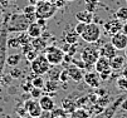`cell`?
Segmentation results:
<instances>
[{
  "instance_id": "28",
  "label": "cell",
  "mask_w": 127,
  "mask_h": 118,
  "mask_svg": "<svg viewBox=\"0 0 127 118\" xmlns=\"http://www.w3.org/2000/svg\"><path fill=\"white\" fill-rule=\"evenodd\" d=\"M44 78L43 75H34V78L32 79V84L33 87H37V88H42L43 89V86H44Z\"/></svg>"
},
{
  "instance_id": "1",
  "label": "cell",
  "mask_w": 127,
  "mask_h": 118,
  "mask_svg": "<svg viewBox=\"0 0 127 118\" xmlns=\"http://www.w3.org/2000/svg\"><path fill=\"white\" fill-rule=\"evenodd\" d=\"M29 23L30 22L27 19V16L24 14H13L4 19V26L6 28L8 31H11V33L25 31Z\"/></svg>"
},
{
  "instance_id": "16",
  "label": "cell",
  "mask_w": 127,
  "mask_h": 118,
  "mask_svg": "<svg viewBox=\"0 0 127 118\" xmlns=\"http://www.w3.org/2000/svg\"><path fill=\"white\" fill-rule=\"evenodd\" d=\"M25 31L29 34V37H30L32 39H34V38H38V37L42 35L43 28H42L37 22H32V23H29V25H28V28H27Z\"/></svg>"
},
{
  "instance_id": "8",
  "label": "cell",
  "mask_w": 127,
  "mask_h": 118,
  "mask_svg": "<svg viewBox=\"0 0 127 118\" xmlns=\"http://www.w3.org/2000/svg\"><path fill=\"white\" fill-rule=\"evenodd\" d=\"M122 25H123V23L115 18V19H111L103 24V30L107 35L111 37V35L116 34V33H120L122 30Z\"/></svg>"
},
{
  "instance_id": "52",
  "label": "cell",
  "mask_w": 127,
  "mask_h": 118,
  "mask_svg": "<svg viewBox=\"0 0 127 118\" xmlns=\"http://www.w3.org/2000/svg\"><path fill=\"white\" fill-rule=\"evenodd\" d=\"M67 1H73V0H67Z\"/></svg>"
},
{
  "instance_id": "34",
  "label": "cell",
  "mask_w": 127,
  "mask_h": 118,
  "mask_svg": "<svg viewBox=\"0 0 127 118\" xmlns=\"http://www.w3.org/2000/svg\"><path fill=\"white\" fill-rule=\"evenodd\" d=\"M68 80H70V79H69V74H68L67 69H62L61 73H59V82L61 83H67Z\"/></svg>"
},
{
  "instance_id": "51",
  "label": "cell",
  "mask_w": 127,
  "mask_h": 118,
  "mask_svg": "<svg viewBox=\"0 0 127 118\" xmlns=\"http://www.w3.org/2000/svg\"><path fill=\"white\" fill-rule=\"evenodd\" d=\"M32 118H42V117H40V116H39V117H32Z\"/></svg>"
},
{
  "instance_id": "15",
  "label": "cell",
  "mask_w": 127,
  "mask_h": 118,
  "mask_svg": "<svg viewBox=\"0 0 127 118\" xmlns=\"http://www.w3.org/2000/svg\"><path fill=\"white\" fill-rule=\"evenodd\" d=\"M38 102L42 107V111H52L54 107H56V103H54L53 100V97L48 95V94H43L39 99Z\"/></svg>"
},
{
  "instance_id": "39",
  "label": "cell",
  "mask_w": 127,
  "mask_h": 118,
  "mask_svg": "<svg viewBox=\"0 0 127 118\" xmlns=\"http://www.w3.org/2000/svg\"><path fill=\"white\" fill-rule=\"evenodd\" d=\"M87 99H88V102L96 104V103H97V100H98V95H97V94H89V95L87 97Z\"/></svg>"
},
{
  "instance_id": "30",
  "label": "cell",
  "mask_w": 127,
  "mask_h": 118,
  "mask_svg": "<svg viewBox=\"0 0 127 118\" xmlns=\"http://www.w3.org/2000/svg\"><path fill=\"white\" fill-rule=\"evenodd\" d=\"M29 94H30V97L33 98V99H39L44 93H43V89L42 88H37V87H33L32 89H30V92H29Z\"/></svg>"
},
{
  "instance_id": "37",
  "label": "cell",
  "mask_w": 127,
  "mask_h": 118,
  "mask_svg": "<svg viewBox=\"0 0 127 118\" xmlns=\"http://www.w3.org/2000/svg\"><path fill=\"white\" fill-rule=\"evenodd\" d=\"M22 88H23V91H24V92L29 93V92H30V89L33 88V84H32V79H29V80L24 82V83L22 84Z\"/></svg>"
},
{
  "instance_id": "26",
  "label": "cell",
  "mask_w": 127,
  "mask_h": 118,
  "mask_svg": "<svg viewBox=\"0 0 127 118\" xmlns=\"http://www.w3.org/2000/svg\"><path fill=\"white\" fill-rule=\"evenodd\" d=\"M115 18L121 20L122 23L127 22V6H121L116 13H115Z\"/></svg>"
},
{
  "instance_id": "19",
  "label": "cell",
  "mask_w": 127,
  "mask_h": 118,
  "mask_svg": "<svg viewBox=\"0 0 127 118\" xmlns=\"http://www.w3.org/2000/svg\"><path fill=\"white\" fill-rule=\"evenodd\" d=\"M62 108L67 112V113H73L76 109H77V106H76V100L72 99V95L67 97L63 99L62 102Z\"/></svg>"
},
{
  "instance_id": "55",
  "label": "cell",
  "mask_w": 127,
  "mask_h": 118,
  "mask_svg": "<svg viewBox=\"0 0 127 118\" xmlns=\"http://www.w3.org/2000/svg\"><path fill=\"white\" fill-rule=\"evenodd\" d=\"M8 118H10V117H9V116H8Z\"/></svg>"
},
{
  "instance_id": "11",
  "label": "cell",
  "mask_w": 127,
  "mask_h": 118,
  "mask_svg": "<svg viewBox=\"0 0 127 118\" xmlns=\"http://www.w3.org/2000/svg\"><path fill=\"white\" fill-rule=\"evenodd\" d=\"M65 69H67V72H68V74H69V79H72L73 82H81L82 79H83V75H84V72H83V69H81V68H78L77 65H74V64H68L67 67H65Z\"/></svg>"
},
{
  "instance_id": "53",
  "label": "cell",
  "mask_w": 127,
  "mask_h": 118,
  "mask_svg": "<svg viewBox=\"0 0 127 118\" xmlns=\"http://www.w3.org/2000/svg\"><path fill=\"white\" fill-rule=\"evenodd\" d=\"M126 65H127V58H126Z\"/></svg>"
},
{
  "instance_id": "12",
  "label": "cell",
  "mask_w": 127,
  "mask_h": 118,
  "mask_svg": "<svg viewBox=\"0 0 127 118\" xmlns=\"http://www.w3.org/2000/svg\"><path fill=\"white\" fill-rule=\"evenodd\" d=\"M58 89H59L58 82H54V80H50V79L44 82V86H43V93L44 94H48L50 97H56Z\"/></svg>"
},
{
  "instance_id": "17",
  "label": "cell",
  "mask_w": 127,
  "mask_h": 118,
  "mask_svg": "<svg viewBox=\"0 0 127 118\" xmlns=\"http://www.w3.org/2000/svg\"><path fill=\"white\" fill-rule=\"evenodd\" d=\"M95 69L97 73H101V72H104L107 69H111V65H110V59L106 58V57H102L99 55L98 59L96 60L95 63Z\"/></svg>"
},
{
  "instance_id": "29",
  "label": "cell",
  "mask_w": 127,
  "mask_h": 118,
  "mask_svg": "<svg viewBox=\"0 0 127 118\" xmlns=\"http://www.w3.org/2000/svg\"><path fill=\"white\" fill-rule=\"evenodd\" d=\"M116 86H117V88L120 89V91H127V78H125V77H120V78H117V80H116Z\"/></svg>"
},
{
  "instance_id": "31",
  "label": "cell",
  "mask_w": 127,
  "mask_h": 118,
  "mask_svg": "<svg viewBox=\"0 0 127 118\" xmlns=\"http://www.w3.org/2000/svg\"><path fill=\"white\" fill-rule=\"evenodd\" d=\"M86 1V10L95 13L97 5H98V0H84Z\"/></svg>"
},
{
  "instance_id": "25",
  "label": "cell",
  "mask_w": 127,
  "mask_h": 118,
  "mask_svg": "<svg viewBox=\"0 0 127 118\" xmlns=\"http://www.w3.org/2000/svg\"><path fill=\"white\" fill-rule=\"evenodd\" d=\"M62 50L64 52V54H68V55L74 57V55H76V53H77V44L64 43V44H63V47H62Z\"/></svg>"
},
{
  "instance_id": "56",
  "label": "cell",
  "mask_w": 127,
  "mask_h": 118,
  "mask_svg": "<svg viewBox=\"0 0 127 118\" xmlns=\"http://www.w3.org/2000/svg\"><path fill=\"white\" fill-rule=\"evenodd\" d=\"M126 1H127V0H126Z\"/></svg>"
},
{
  "instance_id": "4",
  "label": "cell",
  "mask_w": 127,
  "mask_h": 118,
  "mask_svg": "<svg viewBox=\"0 0 127 118\" xmlns=\"http://www.w3.org/2000/svg\"><path fill=\"white\" fill-rule=\"evenodd\" d=\"M50 63L48 62V59L45 58L44 54H38L35 57V59H33L30 62V68L32 72L35 75H44L47 74V72L50 69Z\"/></svg>"
},
{
  "instance_id": "5",
  "label": "cell",
  "mask_w": 127,
  "mask_h": 118,
  "mask_svg": "<svg viewBox=\"0 0 127 118\" xmlns=\"http://www.w3.org/2000/svg\"><path fill=\"white\" fill-rule=\"evenodd\" d=\"M44 55L50 65H61L63 63L64 52L62 48H58L57 45H47V48L44 49Z\"/></svg>"
},
{
  "instance_id": "21",
  "label": "cell",
  "mask_w": 127,
  "mask_h": 118,
  "mask_svg": "<svg viewBox=\"0 0 127 118\" xmlns=\"http://www.w3.org/2000/svg\"><path fill=\"white\" fill-rule=\"evenodd\" d=\"M79 34L73 29V30H68L64 33V42L69 43V44H77L79 40Z\"/></svg>"
},
{
  "instance_id": "42",
  "label": "cell",
  "mask_w": 127,
  "mask_h": 118,
  "mask_svg": "<svg viewBox=\"0 0 127 118\" xmlns=\"http://www.w3.org/2000/svg\"><path fill=\"white\" fill-rule=\"evenodd\" d=\"M35 22H37L42 28H44L45 25H47V19H42V18H37V20H35Z\"/></svg>"
},
{
  "instance_id": "36",
  "label": "cell",
  "mask_w": 127,
  "mask_h": 118,
  "mask_svg": "<svg viewBox=\"0 0 127 118\" xmlns=\"http://www.w3.org/2000/svg\"><path fill=\"white\" fill-rule=\"evenodd\" d=\"M10 77H13V78H19V77H22V71L18 69V67H11Z\"/></svg>"
},
{
  "instance_id": "44",
  "label": "cell",
  "mask_w": 127,
  "mask_h": 118,
  "mask_svg": "<svg viewBox=\"0 0 127 118\" xmlns=\"http://www.w3.org/2000/svg\"><path fill=\"white\" fill-rule=\"evenodd\" d=\"M121 108L123 109V111H127V98H125V99H122V102H121Z\"/></svg>"
},
{
  "instance_id": "35",
  "label": "cell",
  "mask_w": 127,
  "mask_h": 118,
  "mask_svg": "<svg viewBox=\"0 0 127 118\" xmlns=\"http://www.w3.org/2000/svg\"><path fill=\"white\" fill-rule=\"evenodd\" d=\"M112 69H107V71H104V72H101V73H98L99 74V78H101V80H107V79H110V77L112 75Z\"/></svg>"
},
{
  "instance_id": "33",
  "label": "cell",
  "mask_w": 127,
  "mask_h": 118,
  "mask_svg": "<svg viewBox=\"0 0 127 118\" xmlns=\"http://www.w3.org/2000/svg\"><path fill=\"white\" fill-rule=\"evenodd\" d=\"M38 54H39V52H38V50H35V49L33 48V49H30V50H29V52H28L27 54H24V57L27 58V60H28V62H32L33 59H35V57H37Z\"/></svg>"
},
{
  "instance_id": "48",
  "label": "cell",
  "mask_w": 127,
  "mask_h": 118,
  "mask_svg": "<svg viewBox=\"0 0 127 118\" xmlns=\"http://www.w3.org/2000/svg\"><path fill=\"white\" fill-rule=\"evenodd\" d=\"M54 118H68L67 114H63V116H58V117H54Z\"/></svg>"
},
{
  "instance_id": "54",
  "label": "cell",
  "mask_w": 127,
  "mask_h": 118,
  "mask_svg": "<svg viewBox=\"0 0 127 118\" xmlns=\"http://www.w3.org/2000/svg\"><path fill=\"white\" fill-rule=\"evenodd\" d=\"M72 118H77V117H74V116H73V117H72Z\"/></svg>"
},
{
  "instance_id": "23",
  "label": "cell",
  "mask_w": 127,
  "mask_h": 118,
  "mask_svg": "<svg viewBox=\"0 0 127 118\" xmlns=\"http://www.w3.org/2000/svg\"><path fill=\"white\" fill-rule=\"evenodd\" d=\"M62 69L58 68V65H52L50 69L47 72V74L49 75V79L50 80H54V82H59V73H61Z\"/></svg>"
},
{
  "instance_id": "2",
  "label": "cell",
  "mask_w": 127,
  "mask_h": 118,
  "mask_svg": "<svg viewBox=\"0 0 127 118\" xmlns=\"http://www.w3.org/2000/svg\"><path fill=\"white\" fill-rule=\"evenodd\" d=\"M58 8L56 6V4L49 1V0H39L35 4V15L37 18H42V19H50L54 16V14L57 13Z\"/></svg>"
},
{
  "instance_id": "40",
  "label": "cell",
  "mask_w": 127,
  "mask_h": 118,
  "mask_svg": "<svg viewBox=\"0 0 127 118\" xmlns=\"http://www.w3.org/2000/svg\"><path fill=\"white\" fill-rule=\"evenodd\" d=\"M54 4H56L57 8H63L67 4V0H54Z\"/></svg>"
},
{
  "instance_id": "41",
  "label": "cell",
  "mask_w": 127,
  "mask_h": 118,
  "mask_svg": "<svg viewBox=\"0 0 127 118\" xmlns=\"http://www.w3.org/2000/svg\"><path fill=\"white\" fill-rule=\"evenodd\" d=\"M96 89H97L96 94H97L98 97H104V95H106V93H107V91H106V89H102V88H99V87H98V88H96Z\"/></svg>"
},
{
  "instance_id": "45",
  "label": "cell",
  "mask_w": 127,
  "mask_h": 118,
  "mask_svg": "<svg viewBox=\"0 0 127 118\" xmlns=\"http://www.w3.org/2000/svg\"><path fill=\"white\" fill-rule=\"evenodd\" d=\"M121 31L123 33V34L127 35V23H126V22H125V24L122 25V30H121Z\"/></svg>"
},
{
  "instance_id": "38",
  "label": "cell",
  "mask_w": 127,
  "mask_h": 118,
  "mask_svg": "<svg viewBox=\"0 0 127 118\" xmlns=\"http://www.w3.org/2000/svg\"><path fill=\"white\" fill-rule=\"evenodd\" d=\"M86 23H82V22H78V24L76 25V28H74V30L78 33V34L81 35L82 34V33H83V30H84V28H86Z\"/></svg>"
},
{
  "instance_id": "46",
  "label": "cell",
  "mask_w": 127,
  "mask_h": 118,
  "mask_svg": "<svg viewBox=\"0 0 127 118\" xmlns=\"http://www.w3.org/2000/svg\"><path fill=\"white\" fill-rule=\"evenodd\" d=\"M122 77L127 78V65H125L123 68H122Z\"/></svg>"
},
{
  "instance_id": "24",
  "label": "cell",
  "mask_w": 127,
  "mask_h": 118,
  "mask_svg": "<svg viewBox=\"0 0 127 118\" xmlns=\"http://www.w3.org/2000/svg\"><path fill=\"white\" fill-rule=\"evenodd\" d=\"M22 59V54H10L6 55V64L9 67H18Z\"/></svg>"
},
{
  "instance_id": "14",
  "label": "cell",
  "mask_w": 127,
  "mask_h": 118,
  "mask_svg": "<svg viewBox=\"0 0 127 118\" xmlns=\"http://www.w3.org/2000/svg\"><path fill=\"white\" fill-rule=\"evenodd\" d=\"M110 65H111V69L117 72V71H122V68L126 65V58L123 55H118L116 54L115 57H112L110 59Z\"/></svg>"
},
{
  "instance_id": "10",
  "label": "cell",
  "mask_w": 127,
  "mask_h": 118,
  "mask_svg": "<svg viewBox=\"0 0 127 118\" xmlns=\"http://www.w3.org/2000/svg\"><path fill=\"white\" fill-rule=\"evenodd\" d=\"M111 43L117 50H125L127 47V35L123 34L122 31L116 33V34L111 35Z\"/></svg>"
},
{
  "instance_id": "7",
  "label": "cell",
  "mask_w": 127,
  "mask_h": 118,
  "mask_svg": "<svg viewBox=\"0 0 127 118\" xmlns=\"http://www.w3.org/2000/svg\"><path fill=\"white\" fill-rule=\"evenodd\" d=\"M23 106L27 109V113L29 117H39L42 114V107L37 99H33V98L27 99L23 103Z\"/></svg>"
},
{
  "instance_id": "18",
  "label": "cell",
  "mask_w": 127,
  "mask_h": 118,
  "mask_svg": "<svg viewBox=\"0 0 127 118\" xmlns=\"http://www.w3.org/2000/svg\"><path fill=\"white\" fill-rule=\"evenodd\" d=\"M76 19L78 22H82V23H92L95 20V15L92 11H88V10H81L76 14Z\"/></svg>"
},
{
  "instance_id": "13",
  "label": "cell",
  "mask_w": 127,
  "mask_h": 118,
  "mask_svg": "<svg viewBox=\"0 0 127 118\" xmlns=\"http://www.w3.org/2000/svg\"><path fill=\"white\" fill-rule=\"evenodd\" d=\"M117 54V49L112 45V43H104L101 48H99V55L106 57L108 59H111L112 57H115Z\"/></svg>"
},
{
  "instance_id": "47",
  "label": "cell",
  "mask_w": 127,
  "mask_h": 118,
  "mask_svg": "<svg viewBox=\"0 0 127 118\" xmlns=\"http://www.w3.org/2000/svg\"><path fill=\"white\" fill-rule=\"evenodd\" d=\"M38 1H39V0H29V3H30V4H33V5H35Z\"/></svg>"
},
{
  "instance_id": "49",
  "label": "cell",
  "mask_w": 127,
  "mask_h": 118,
  "mask_svg": "<svg viewBox=\"0 0 127 118\" xmlns=\"http://www.w3.org/2000/svg\"><path fill=\"white\" fill-rule=\"evenodd\" d=\"M1 18H3V10L0 9V19H1Z\"/></svg>"
},
{
  "instance_id": "3",
  "label": "cell",
  "mask_w": 127,
  "mask_h": 118,
  "mask_svg": "<svg viewBox=\"0 0 127 118\" xmlns=\"http://www.w3.org/2000/svg\"><path fill=\"white\" fill-rule=\"evenodd\" d=\"M101 35H102V29L98 24L96 23H88L83 30V33L81 34L82 39L89 44L92 43H97L99 39H101Z\"/></svg>"
},
{
  "instance_id": "27",
  "label": "cell",
  "mask_w": 127,
  "mask_h": 118,
  "mask_svg": "<svg viewBox=\"0 0 127 118\" xmlns=\"http://www.w3.org/2000/svg\"><path fill=\"white\" fill-rule=\"evenodd\" d=\"M6 45H8V48H13V49H18V48L22 47L20 40H19V38H18V37H8Z\"/></svg>"
},
{
  "instance_id": "43",
  "label": "cell",
  "mask_w": 127,
  "mask_h": 118,
  "mask_svg": "<svg viewBox=\"0 0 127 118\" xmlns=\"http://www.w3.org/2000/svg\"><path fill=\"white\" fill-rule=\"evenodd\" d=\"M40 117L42 118H52V113H50V111H42Z\"/></svg>"
},
{
  "instance_id": "6",
  "label": "cell",
  "mask_w": 127,
  "mask_h": 118,
  "mask_svg": "<svg viewBox=\"0 0 127 118\" xmlns=\"http://www.w3.org/2000/svg\"><path fill=\"white\" fill-rule=\"evenodd\" d=\"M98 57H99V48H97L92 43V45H88V47L82 49L79 58L84 62L87 68H89L91 65H95V63L98 59Z\"/></svg>"
},
{
  "instance_id": "32",
  "label": "cell",
  "mask_w": 127,
  "mask_h": 118,
  "mask_svg": "<svg viewBox=\"0 0 127 118\" xmlns=\"http://www.w3.org/2000/svg\"><path fill=\"white\" fill-rule=\"evenodd\" d=\"M18 38H19L20 40V44L24 45V44H28V43H32V38L29 37V34L27 31H20V34L18 35Z\"/></svg>"
},
{
  "instance_id": "9",
  "label": "cell",
  "mask_w": 127,
  "mask_h": 118,
  "mask_svg": "<svg viewBox=\"0 0 127 118\" xmlns=\"http://www.w3.org/2000/svg\"><path fill=\"white\" fill-rule=\"evenodd\" d=\"M83 80L88 87L95 88V89L101 86V82H102L101 78H99V74L97 72H87V73H84Z\"/></svg>"
},
{
  "instance_id": "22",
  "label": "cell",
  "mask_w": 127,
  "mask_h": 118,
  "mask_svg": "<svg viewBox=\"0 0 127 118\" xmlns=\"http://www.w3.org/2000/svg\"><path fill=\"white\" fill-rule=\"evenodd\" d=\"M23 14L27 16V19L30 23L37 20V15H35V5H33V4H29L28 6H25L24 10H23Z\"/></svg>"
},
{
  "instance_id": "50",
  "label": "cell",
  "mask_w": 127,
  "mask_h": 118,
  "mask_svg": "<svg viewBox=\"0 0 127 118\" xmlns=\"http://www.w3.org/2000/svg\"><path fill=\"white\" fill-rule=\"evenodd\" d=\"M125 57L127 58V47H126V49H125Z\"/></svg>"
},
{
  "instance_id": "20",
  "label": "cell",
  "mask_w": 127,
  "mask_h": 118,
  "mask_svg": "<svg viewBox=\"0 0 127 118\" xmlns=\"http://www.w3.org/2000/svg\"><path fill=\"white\" fill-rule=\"evenodd\" d=\"M32 45H33V48H34L35 50H38V52L40 53V52H44V49L47 48L48 43H47V39H44V38L40 35V37H38V38L32 39Z\"/></svg>"
}]
</instances>
